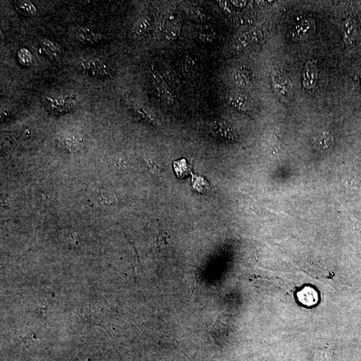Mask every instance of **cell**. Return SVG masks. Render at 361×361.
Wrapping results in <instances>:
<instances>
[{"label": "cell", "instance_id": "cell-22", "mask_svg": "<svg viewBox=\"0 0 361 361\" xmlns=\"http://www.w3.org/2000/svg\"><path fill=\"white\" fill-rule=\"evenodd\" d=\"M232 4L234 6H238V7H244V6L246 5V1H232Z\"/></svg>", "mask_w": 361, "mask_h": 361}, {"label": "cell", "instance_id": "cell-1", "mask_svg": "<svg viewBox=\"0 0 361 361\" xmlns=\"http://www.w3.org/2000/svg\"><path fill=\"white\" fill-rule=\"evenodd\" d=\"M45 107L55 113L71 111L79 103L78 95L73 92L48 93L43 97Z\"/></svg>", "mask_w": 361, "mask_h": 361}, {"label": "cell", "instance_id": "cell-23", "mask_svg": "<svg viewBox=\"0 0 361 361\" xmlns=\"http://www.w3.org/2000/svg\"><path fill=\"white\" fill-rule=\"evenodd\" d=\"M192 14L194 16V17L196 18H202L203 17L202 13H201L200 10H194V11L192 12Z\"/></svg>", "mask_w": 361, "mask_h": 361}, {"label": "cell", "instance_id": "cell-6", "mask_svg": "<svg viewBox=\"0 0 361 361\" xmlns=\"http://www.w3.org/2000/svg\"><path fill=\"white\" fill-rule=\"evenodd\" d=\"M74 34L76 40L86 44H95L104 39V36L101 33L85 27L76 29Z\"/></svg>", "mask_w": 361, "mask_h": 361}, {"label": "cell", "instance_id": "cell-19", "mask_svg": "<svg viewBox=\"0 0 361 361\" xmlns=\"http://www.w3.org/2000/svg\"><path fill=\"white\" fill-rule=\"evenodd\" d=\"M18 61L24 66H30L33 62V57L31 52L26 48H21L17 53Z\"/></svg>", "mask_w": 361, "mask_h": 361}, {"label": "cell", "instance_id": "cell-7", "mask_svg": "<svg viewBox=\"0 0 361 361\" xmlns=\"http://www.w3.org/2000/svg\"><path fill=\"white\" fill-rule=\"evenodd\" d=\"M318 74L319 70L316 64L312 61L307 62L302 72L303 86L306 89L314 88L318 80Z\"/></svg>", "mask_w": 361, "mask_h": 361}, {"label": "cell", "instance_id": "cell-5", "mask_svg": "<svg viewBox=\"0 0 361 361\" xmlns=\"http://www.w3.org/2000/svg\"><path fill=\"white\" fill-rule=\"evenodd\" d=\"M262 38V33L259 29H253L248 32L243 33L234 41V47L237 50H244L253 43L260 41Z\"/></svg>", "mask_w": 361, "mask_h": 361}, {"label": "cell", "instance_id": "cell-11", "mask_svg": "<svg viewBox=\"0 0 361 361\" xmlns=\"http://www.w3.org/2000/svg\"><path fill=\"white\" fill-rule=\"evenodd\" d=\"M357 25L352 18H347L342 23V38L346 45L351 44L357 36Z\"/></svg>", "mask_w": 361, "mask_h": 361}, {"label": "cell", "instance_id": "cell-13", "mask_svg": "<svg viewBox=\"0 0 361 361\" xmlns=\"http://www.w3.org/2000/svg\"><path fill=\"white\" fill-rule=\"evenodd\" d=\"M14 6H15L16 10L23 15L26 16L36 15L37 8L30 1H27V0L15 1Z\"/></svg>", "mask_w": 361, "mask_h": 361}, {"label": "cell", "instance_id": "cell-15", "mask_svg": "<svg viewBox=\"0 0 361 361\" xmlns=\"http://www.w3.org/2000/svg\"><path fill=\"white\" fill-rule=\"evenodd\" d=\"M134 111L139 117L147 120V121L150 122V123L154 124L155 126H159V124H160V122H159V120L157 119L156 115H155L151 110H149L148 108L143 107V106H140V107L134 108Z\"/></svg>", "mask_w": 361, "mask_h": 361}, {"label": "cell", "instance_id": "cell-12", "mask_svg": "<svg viewBox=\"0 0 361 361\" xmlns=\"http://www.w3.org/2000/svg\"><path fill=\"white\" fill-rule=\"evenodd\" d=\"M298 300L307 306H314L319 301V294L313 288L306 286L298 292Z\"/></svg>", "mask_w": 361, "mask_h": 361}, {"label": "cell", "instance_id": "cell-21", "mask_svg": "<svg viewBox=\"0 0 361 361\" xmlns=\"http://www.w3.org/2000/svg\"><path fill=\"white\" fill-rule=\"evenodd\" d=\"M174 168H175L176 174L179 178H183L185 177V175H186L188 169H187L186 162L184 159L175 162Z\"/></svg>", "mask_w": 361, "mask_h": 361}, {"label": "cell", "instance_id": "cell-8", "mask_svg": "<svg viewBox=\"0 0 361 361\" xmlns=\"http://www.w3.org/2000/svg\"><path fill=\"white\" fill-rule=\"evenodd\" d=\"M40 43L46 56L52 60H59L63 54L61 46L49 38H41Z\"/></svg>", "mask_w": 361, "mask_h": 361}, {"label": "cell", "instance_id": "cell-9", "mask_svg": "<svg viewBox=\"0 0 361 361\" xmlns=\"http://www.w3.org/2000/svg\"><path fill=\"white\" fill-rule=\"evenodd\" d=\"M335 141L332 134L328 131H322L313 138L312 145L321 152L327 153L333 148Z\"/></svg>", "mask_w": 361, "mask_h": 361}, {"label": "cell", "instance_id": "cell-17", "mask_svg": "<svg viewBox=\"0 0 361 361\" xmlns=\"http://www.w3.org/2000/svg\"><path fill=\"white\" fill-rule=\"evenodd\" d=\"M214 132L217 136L229 141L235 140L236 137L233 130L222 123H217L214 126Z\"/></svg>", "mask_w": 361, "mask_h": 361}, {"label": "cell", "instance_id": "cell-18", "mask_svg": "<svg viewBox=\"0 0 361 361\" xmlns=\"http://www.w3.org/2000/svg\"><path fill=\"white\" fill-rule=\"evenodd\" d=\"M152 19L149 17H144L141 18L138 22L134 24L133 27V32L134 34L141 36L146 32L152 25Z\"/></svg>", "mask_w": 361, "mask_h": 361}, {"label": "cell", "instance_id": "cell-3", "mask_svg": "<svg viewBox=\"0 0 361 361\" xmlns=\"http://www.w3.org/2000/svg\"><path fill=\"white\" fill-rule=\"evenodd\" d=\"M81 69L87 73L99 77L109 78L111 76V68L107 63L98 59H84L79 61Z\"/></svg>", "mask_w": 361, "mask_h": 361}, {"label": "cell", "instance_id": "cell-20", "mask_svg": "<svg viewBox=\"0 0 361 361\" xmlns=\"http://www.w3.org/2000/svg\"><path fill=\"white\" fill-rule=\"evenodd\" d=\"M199 38L203 42H211L215 38L214 31L208 27H204L201 29L199 33Z\"/></svg>", "mask_w": 361, "mask_h": 361}, {"label": "cell", "instance_id": "cell-14", "mask_svg": "<svg viewBox=\"0 0 361 361\" xmlns=\"http://www.w3.org/2000/svg\"><path fill=\"white\" fill-rule=\"evenodd\" d=\"M180 26L175 22H167L164 25L163 38L165 40L172 41L180 34Z\"/></svg>", "mask_w": 361, "mask_h": 361}, {"label": "cell", "instance_id": "cell-2", "mask_svg": "<svg viewBox=\"0 0 361 361\" xmlns=\"http://www.w3.org/2000/svg\"><path fill=\"white\" fill-rule=\"evenodd\" d=\"M272 86L279 99L285 102L291 100L293 97V85L283 72L277 70L272 74Z\"/></svg>", "mask_w": 361, "mask_h": 361}, {"label": "cell", "instance_id": "cell-10", "mask_svg": "<svg viewBox=\"0 0 361 361\" xmlns=\"http://www.w3.org/2000/svg\"><path fill=\"white\" fill-rule=\"evenodd\" d=\"M228 101L230 105L242 113H248L252 108V102L250 99L240 93L230 95Z\"/></svg>", "mask_w": 361, "mask_h": 361}, {"label": "cell", "instance_id": "cell-4", "mask_svg": "<svg viewBox=\"0 0 361 361\" xmlns=\"http://www.w3.org/2000/svg\"><path fill=\"white\" fill-rule=\"evenodd\" d=\"M316 25L312 18H306L296 23L290 30L292 40L300 41L305 40L312 35L315 31Z\"/></svg>", "mask_w": 361, "mask_h": 361}, {"label": "cell", "instance_id": "cell-16", "mask_svg": "<svg viewBox=\"0 0 361 361\" xmlns=\"http://www.w3.org/2000/svg\"><path fill=\"white\" fill-rule=\"evenodd\" d=\"M234 81L240 88H246L250 86L252 82V78L250 77V73L246 70L240 69L234 72Z\"/></svg>", "mask_w": 361, "mask_h": 361}]
</instances>
